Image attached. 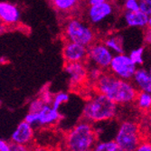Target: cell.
I'll return each instance as SVG.
<instances>
[{"mask_svg":"<svg viewBox=\"0 0 151 151\" xmlns=\"http://www.w3.org/2000/svg\"><path fill=\"white\" fill-rule=\"evenodd\" d=\"M94 85L98 92L106 95L118 105L133 103L139 92L131 81L120 79L109 71H105Z\"/></svg>","mask_w":151,"mask_h":151,"instance_id":"1","label":"cell"},{"mask_svg":"<svg viewBox=\"0 0 151 151\" xmlns=\"http://www.w3.org/2000/svg\"><path fill=\"white\" fill-rule=\"evenodd\" d=\"M98 142V132L93 123L82 119L67 132L64 138L65 151H87Z\"/></svg>","mask_w":151,"mask_h":151,"instance_id":"2","label":"cell"},{"mask_svg":"<svg viewBox=\"0 0 151 151\" xmlns=\"http://www.w3.org/2000/svg\"><path fill=\"white\" fill-rule=\"evenodd\" d=\"M118 106L106 95L97 92L86 101L82 111V119L93 124L112 120L118 114Z\"/></svg>","mask_w":151,"mask_h":151,"instance_id":"3","label":"cell"},{"mask_svg":"<svg viewBox=\"0 0 151 151\" xmlns=\"http://www.w3.org/2000/svg\"><path fill=\"white\" fill-rule=\"evenodd\" d=\"M65 41L80 44L89 47L96 41V32L93 27L82 19L73 17L68 18L63 28Z\"/></svg>","mask_w":151,"mask_h":151,"instance_id":"4","label":"cell"},{"mask_svg":"<svg viewBox=\"0 0 151 151\" xmlns=\"http://www.w3.org/2000/svg\"><path fill=\"white\" fill-rule=\"evenodd\" d=\"M114 139L123 151H135L144 139L141 126L131 119L122 121L117 129Z\"/></svg>","mask_w":151,"mask_h":151,"instance_id":"5","label":"cell"},{"mask_svg":"<svg viewBox=\"0 0 151 151\" xmlns=\"http://www.w3.org/2000/svg\"><path fill=\"white\" fill-rule=\"evenodd\" d=\"M116 10L114 3L109 0L99 5L88 6L86 9V21L94 29H107L109 24L114 21Z\"/></svg>","mask_w":151,"mask_h":151,"instance_id":"6","label":"cell"},{"mask_svg":"<svg viewBox=\"0 0 151 151\" xmlns=\"http://www.w3.org/2000/svg\"><path fill=\"white\" fill-rule=\"evenodd\" d=\"M62 119L59 109L53 108L52 104H45L38 112L28 111L24 120L34 127H52L56 125Z\"/></svg>","mask_w":151,"mask_h":151,"instance_id":"7","label":"cell"},{"mask_svg":"<svg viewBox=\"0 0 151 151\" xmlns=\"http://www.w3.org/2000/svg\"><path fill=\"white\" fill-rule=\"evenodd\" d=\"M137 69L138 65L131 60L129 54L119 53L114 54L109 71L120 79L131 81Z\"/></svg>","mask_w":151,"mask_h":151,"instance_id":"8","label":"cell"},{"mask_svg":"<svg viewBox=\"0 0 151 151\" xmlns=\"http://www.w3.org/2000/svg\"><path fill=\"white\" fill-rule=\"evenodd\" d=\"M113 56L114 53L107 47L103 41H95L88 47V61L104 71L109 70Z\"/></svg>","mask_w":151,"mask_h":151,"instance_id":"9","label":"cell"},{"mask_svg":"<svg viewBox=\"0 0 151 151\" xmlns=\"http://www.w3.org/2000/svg\"><path fill=\"white\" fill-rule=\"evenodd\" d=\"M63 57L65 63H85L88 61V47L65 41L63 47Z\"/></svg>","mask_w":151,"mask_h":151,"instance_id":"10","label":"cell"},{"mask_svg":"<svg viewBox=\"0 0 151 151\" xmlns=\"http://www.w3.org/2000/svg\"><path fill=\"white\" fill-rule=\"evenodd\" d=\"M34 136V126H32L30 123L26 122L24 119L17 126L16 129L13 131L10 138V141L13 143L28 146L33 141Z\"/></svg>","mask_w":151,"mask_h":151,"instance_id":"11","label":"cell"},{"mask_svg":"<svg viewBox=\"0 0 151 151\" xmlns=\"http://www.w3.org/2000/svg\"><path fill=\"white\" fill-rule=\"evenodd\" d=\"M0 19L2 25L14 26L17 24L21 19V13L18 6L7 1H2L0 3Z\"/></svg>","mask_w":151,"mask_h":151,"instance_id":"12","label":"cell"},{"mask_svg":"<svg viewBox=\"0 0 151 151\" xmlns=\"http://www.w3.org/2000/svg\"><path fill=\"white\" fill-rule=\"evenodd\" d=\"M64 72L72 84H80L88 77V67L85 63H65Z\"/></svg>","mask_w":151,"mask_h":151,"instance_id":"13","label":"cell"},{"mask_svg":"<svg viewBox=\"0 0 151 151\" xmlns=\"http://www.w3.org/2000/svg\"><path fill=\"white\" fill-rule=\"evenodd\" d=\"M123 21L125 24L131 28L146 29L148 26L149 16L142 12L138 11H123Z\"/></svg>","mask_w":151,"mask_h":151,"instance_id":"14","label":"cell"},{"mask_svg":"<svg viewBox=\"0 0 151 151\" xmlns=\"http://www.w3.org/2000/svg\"><path fill=\"white\" fill-rule=\"evenodd\" d=\"M131 81L139 91L151 92V73L149 70L143 67L138 68Z\"/></svg>","mask_w":151,"mask_h":151,"instance_id":"15","label":"cell"},{"mask_svg":"<svg viewBox=\"0 0 151 151\" xmlns=\"http://www.w3.org/2000/svg\"><path fill=\"white\" fill-rule=\"evenodd\" d=\"M52 6L61 14H72L78 10L82 0H49Z\"/></svg>","mask_w":151,"mask_h":151,"instance_id":"16","label":"cell"},{"mask_svg":"<svg viewBox=\"0 0 151 151\" xmlns=\"http://www.w3.org/2000/svg\"><path fill=\"white\" fill-rule=\"evenodd\" d=\"M103 43L107 45V47L111 50L114 54L124 53V44H123V39L120 35L112 34L106 36L104 38Z\"/></svg>","mask_w":151,"mask_h":151,"instance_id":"17","label":"cell"},{"mask_svg":"<svg viewBox=\"0 0 151 151\" xmlns=\"http://www.w3.org/2000/svg\"><path fill=\"white\" fill-rule=\"evenodd\" d=\"M134 103L140 111L147 113L151 111V92L139 91Z\"/></svg>","mask_w":151,"mask_h":151,"instance_id":"18","label":"cell"},{"mask_svg":"<svg viewBox=\"0 0 151 151\" xmlns=\"http://www.w3.org/2000/svg\"><path fill=\"white\" fill-rule=\"evenodd\" d=\"M93 151H123L119 144L114 140H98L92 148Z\"/></svg>","mask_w":151,"mask_h":151,"instance_id":"19","label":"cell"},{"mask_svg":"<svg viewBox=\"0 0 151 151\" xmlns=\"http://www.w3.org/2000/svg\"><path fill=\"white\" fill-rule=\"evenodd\" d=\"M69 100H70V95L69 94H68L67 92H65V91H60V92H57V93H55L53 95V100H52V105L53 108L59 109V108L63 104L68 102V101H69Z\"/></svg>","mask_w":151,"mask_h":151,"instance_id":"20","label":"cell"},{"mask_svg":"<svg viewBox=\"0 0 151 151\" xmlns=\"http://www.w3.org/2000/svg\"><path fill=\"white\" fill-rule=\"evenodd\" d=\"M144 52H145V48L140 46L138 48L133 49L130 52H129V57L131 58V60L138 65L140 66L144 63Z\"/></svg>","mask_w":151,"mask_h":151,"instance_id":"21","label":"cell"},{"mask_svg":"<svg viewBox=\"0 0 151 151\" xmlns=\"http://www.w3.org/2000/svg\"><path fill=\"white\" fill-rule=\"evenodd\" d=\"M105 71L101 69L100 67L95 66V65H91V67L88 68V77L87 79L91 81H92L95 84L96 82L98 81V80L101 78V76L103 74Z\"/></svg>","mask_w":151,"mask_h":151,"instance_id":"22","label":"cell"},{"mask_svg":"<svg viewBox=\"0 0 151 151\" xmlns=\"http://www.w3.org/2000/svg\"><path fill=\"white\" fill-rule=\"evenodd\" d=\"M139 8V0H123V11H138Z\"/></svg>","mask_w":151,"mask_h":151,"instance_id":"23","label":"cell"},{"mask_svg":"<svg viewBox=\"0 0 151 151\" xmlns=\"http://www.w3.org/2000/svg\"><path fill=\"white\" fill-rule=\"evenodd\" d=\"M45 105V103L42 101V99H41L40 97H38L30 102L28 109H29L30 112H38L44 108Z\"/></svg>","mask_w":151,"mask_h":151,"instance_id":"24","label":"cell"},{"mask_svg":"<svg viewBox=\"0 0 151 151\" xmlns=\"http://www.w3.org/2000/svg\"><path fill=\"white\" fill-rule=\"evenodd\" d=\"M144 127V131L143 134H146L147 138L151 139V111L146 113L145 119H144V123L143 125Z\"/></svg>","mask_w":151,"mask_h":151,"instance_id":"25","label":"cell"},{"mask_svg":"<svg viewBox=\"0 0 151 151\" xmlns=\"http://www.w3.org/2000/svg\"><path fill=\"white\" fill-rule=\"evenodd\" d=\"M53 95L54 94H52L48 89H45V90H43L42 92H41V95L39 96V97L42 99V101L45 104H52V100H53Z\"/></svg>","mask_w":151,"mask_h":151,"instance_id":"26","label":"cell"},{"mask_svg":"<svg viewBox=\"0 0 151 151\" xmlns=\"http://www.w3.org/2000/svg\"><path fill=\"white\" fill-rule=\"evenodd\" d=\"M139 8L147 15H151V0H139Z\"/></svg>","mask_w":151,"mask_h":151,"instance_id":"27","label":"cell"},{"mask_svg":"<svg viewBox=\"0 0 151 151\" xmlns=\"http://www.w3.org/2000/svg\"><path fill=\"white\" fill-rule=\"evenodd\" d=\"M135 151H151V139H144L143 141L139 146V147Z\"/></svg>","mask_w":151,"mask_h":151,"instance_id":"28","label":"cell"},{"mask_svg":"<svg viewBox=\"0 0 151 151\" xmlns=\"http://www.w3.org/2000/svg\"><path fill=\"white\" fill-rule=\"evenodd\" d=\"M9 151H31V149L28 146H26V145H21V144H17V143L11 142Z\"/></svg>","mask_w":151,"mask_h":151,"instance_id":"29","label":"cell"},{"mask_svg":"<svg viewBox=\"0 0 151 151\" xmlns=\"http://www.w3.org/2000/svg\"><path fill=\"white\" fill-rule=\"evenodd\" d=\"M144 42L147 45H151V27L147 26L144 34Z\"/></svg>","mask_w":151,"mask_h":151,"instance_id":"30","label":"cell"},{"mask_svg":"<svg viewBox=\"0 0 151 151\" xmlns=\"http://www.w3.org/2000/svg\"><path fill=\"white\" fill-rule=\"evenodd\" d=\"M10 146L11 142H8L5 139H1V141H0V151H9Z\"/></svg>","mask_w":151,"mask_h":151,"instance_id":"31","label":"cell"},{"mask_svg":"<svg viewBox=\"0 0 151 151\" xmlns=\"http://www.w3.org/2000/svg\"><path fill=\"white\" fill-rule=\"evenodd\" d=\"M86 3H87V6H95V5H99V4H101L107 0H85Z\"/></svg>","mask_w":151,"mask_h":151,"instance_id":"32","label":"cell"},{"mask_svg":"<svg viewBox=\"0 0 151 151\" xmlns=\"http://www.w3.org/2000/svg\"><path fill=\"white\" fill-rule=\"evenodd\" d=\"M148 26L151 27V15L149 16V20H148Z\"/></svg>","mask_w":151,"mask_h":151,"instance_id":"33","label":"cell"},{"mask_svg":"<svg viewBox=\"0 0 151 151\" xmlns=\"http://www.w3.org/2000/svg\"><path fill=\"white\" fill-rule=\"evenodd\" d=\"M148 70H149V72H150V73H151V65H150V67H149V69H148Z\"/></svg>","mask_w":151,"mask_h":151,"instance_id":"34","label":"cell"},{"mask_svg":"<svg viewBox=\"0 0 151 151\" xmlns=\"http://www.w3.org/2000/svg\"><path fill=\"white\" fill-rule=\"evenodd\" d=\"M109 1H111V2H114V1H116V0H109Z\"/></svg>","mask_w":151,"mask_h":151,"instance_id":"35","label":"cell"},{"mask_svg":"<svg viewBox=\"0 0 151 151\" xmlns=\"http://www.w3.org/2000/svg\"><path fill=\"white\" fill-rule=\"evenodd\" d=\"M87 151H93V149H90V150H87Z\"/></svg>","mask_w":151,"mask_h":151,"instance_id":"36","label":"cell"}]
</instances>
